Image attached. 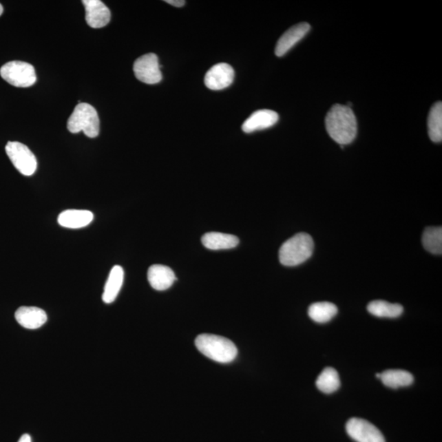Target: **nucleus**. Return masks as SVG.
Wrapping results in <instances>:
<instances>
[{"label": "nucleus", "instance_id": "nucleus-11", "mask_svg": "<svg viewBox=\"0 0 442 442\" xmlns=\"http://www.w3.org/2000/svg\"><path fill=\"white\" fill-rule=\"evenodd\" d=\"M310 30L311 25L307 23H298L289 28L277 43L275 51L276 56L282 57L287 54L293 47L306 36Z\"/></svg>", "mask_w": 442, "mask_h": 442}, {"label": "nucleus", "instance_id": "nucleus-19", "mask_svg": "<svg viewBox=\"0 0 442 442\" xmlns=\"http://www.w3.org/2000/svg\"><path fill=\"white\" fill-rule=\"evenodd\" d=\"M367 310L371 315L381 318H397L404 311L400 304H392L383 300L371 302L368 305Z\"/></svg>", "mask_w": 442, "mask_h": 442}, {"label": "nucleus", "instance_id": "nucleus-13", "mask_svg": "<svg viewBox=\"0 0 442 442\" xmlns=\"http://www.w3.org/2000/svg\"><path fill=\"white\" fill-rule=\"evenodd\" d=\"M17 322L25 328L37 329L47 322V314L44 310L36 306H21L16 311Z\"/></svg>", "mask_w": 442, "mask_h": 442}, {"label": "nucleus", "instance_id": "nucleus-16", "mask_svg": "<svg viewBox=\"0 0 442 442\" xmlns=\"http://www.w3.org/2000/svg\"><path fill=\"white\" fill-rule=\"evenodd\" d=\"M202 244L210 250H225L235 248L240 244L238 238L219 232L205 233L202 238Z\"/></svg>", "mask_w": 442, "mask_h": 442}, {"label": "nucleus", "instance_id": "nucleus-7", "mask_svg": "<svg viewBox=\"0 0 442 442\" xmlns=\"http://www.w3.org/2000/svg\"><path fill=\"white\" fill-rule=\"evenodd\" d=\"M134 72L138 81L147 85L158 84L162 80L161 66L158 56L154 54L138 58L134 63Z\"/></svg>", "mask_w": 442, "mask_h": 442}, {"label": "nucleus", "instance_id": "nucleus-17", "mask_svg": "<svg viewBox=\"0 0 442 442\" xmlns=\"http://www.w3.org/2000/svg\"><path fill=\"white\" fill-rule=\"evenodd\" d=\"M124 281V270L120 266L112 269L103 294V301L107 304L114 302L118 297Z\"/></svg>", "mask_w": 442, "mask_h": 442}, {"label": "nucleus", "instance_id": "nucleus-4", "mask_svg": "<svg viewBox=\"0 0 442 442\" xmlns=\"http://www.w3.org/2000/svg\"><path fill=\"white\" fill-rule=\"evenodd\" d=\"M67 129L72 134L83 131L89 138L97 137L101 129L97 111L89 103H80L68 119Z\"/></svg>", "mask_w": 442, "mask_h": 442}, {"label": "nucleus", "instance_id": "nucleus-10", "mask_svg": "<svg viewBox=\"0 0 442 442\" xmlns=\"http://www.w3.org/2000/svg\"><path fill=\"white\" fill-rule=\"evenodd\" d=\"M85 20L90 28L98 29L105 27L111 20V12L101 0H83Z\"/></svg>", "mask_w": 442, "mask_h": 442}, {"label": "nucleus", "instance_id": "nucleus-9", "mask_svg": "<svg viewBox=\"0 0 442 442\" xmlns=\"http://www.w3.org/2000/svg\"><path fill=\"white\" fill-rule=\"evenodd\" d=\"M235 79V70L231 65L218 63L212 67L205 76V85L211 90H221L228 88Z\"/></svg>", "mask_w": 442, "mask_h": 442}, {"label": "nucleus", "instance_id": "nucleus-6", "mask_svg": "<svg viewBox=\"0 0 442 442\" xmlns=\"http://www.w3.org/2000/svg\"><path fill=\"white\" fill-rule=\"evenodd\" d=\"M6 154L12 164L21 174L30 176L37 170L36 156L25 146L19 142H8L6 147Z\"/></svg>", "mask_w": 442, "mask_h": 442}, {"label": "nucleus", "instance_id": "nucleus-5", "mask_svg": "<svg viewBox=\"0 0 442 442\" xmlns=\"http://www.w3.org/2000/svg\"><path fill=\"white\" fill-rule=\"evenodd\" d=\"M0 76L8 84L19 88H28L36 83L37 77L32 65L20 61H12L0 69Z\"/></svg>", "mask_w": 442, "mask_h": 442}, {"label": "nucleus", "instance_id": "nucleus-8", "mask_svg": "<svg viewBox=\"0 0 442 442\" xmlns=\"http://www.w3.org/2000/svg\"><path fill=\"white\" fill-rule=\"evenodd\" d=\"M346 432L357 442H386L382 432L367 420L352 418L346 423Z\"/></svg>", "mask_w": 442, "mask_h": 442}, {"label": "nucleus", "instance_id": "nucleus-18", "mask_svg": "<svg viewBox=\"0 0 442 442\" xmlns=\"http://www.w3.org/2000/svg\"><path fill=\"white\" fill-rule=\"evenodd\" d=\"M381 381L386 387L399 388L408 387L414 383V377L410 372L401 370H389L380 375Z\"/></svg>", "mask_w": 442, "mask_h": 442}, {"label": "nucleus", "instance_id": "nucleus-1", "mask_svg": "<svg viewBox=\"0 0 442 442\" xmlns=\"http://www.w3.org/2000/svg\"><path fill=\"white\" fill-rule=\"evenodd\" d=\"M326 131L337 144L352 143L357 134V120L352 107L335 104L325 118Z\"/></svg>", "mask_w": 442, "mask_h": 442}, {"label": "nucleus", "instance_id": "nucleus-25", "mask_svg": "<svg viewBox=\"0 0 442 442\" xmlns=\"http://www.w3.org/2000/svg\"><path fill=\"white\" fill-rule=\"evenodd\" d=\"M19 442H32V436H30L29 434H24L21 436Z\"/></svg>", "mask_w": 442, "mask_h": 442}, {"label": "nucleus", "instance_id": "nucleus-20", "mask_svg": "<svg viewBox=\"0 0 442 442\" xmlns=\"http://www.w3.org/2000/svg\"><path fill=\"white\" fill-rule=\"evenodd\" d=\"M316 387L324 393L330 394L340 388L341 382L339 372L335 368L328 367L320 372L315 382Z\"/></svg>", "mask_w": 442, "mask_h": 442}, {"label": "nucleus", "instance_id": "nucleus-24", "mask_svg": "<svg viewBox=\"0 0 442 442\" xmlns=\"http://www.w3.org/2000/svg\"><path fill=\"white\" fill-rule=\"evenodd\" d=\"M166 2L171 4V6L177 8L183 7L185 4V1H184V0H167Z\"/></svg>", "mask_w": 442, "mask_h": 442}, {"label": "nucleus", "instance_id": "nucleus-23", "mask_svg": "<svg viewBox=\"0 0 442 442\" xmlns=\"http://www.w3.org/2000/svg\"><path fill=\"white\" fill-rule=\"evenodd\" d=\"M423 245L429 253L441 255L442 229L441 227H428L424 231L422 238Z\"/></svg>", "mask_w": 442, "mask_h": 442}, {"label": "nucleus", "instance_id": "nucleus-14", "mask_svg": "<svg viewBox=\"0 0 442 442\" xmlns=\"http://www.w3.org/2000/svg\"><path fill=\"white\" fill-rule=\"evenodd\" d=\"M147 280L151 288L157 291H165L171 287L176 278L174 271L170 267L154 265L147 271Z\"/></svg>", "mask_w": 442, "mask_h": 442}, {"label": "nucleus", "instance_id": "nucleus-2", "mask_svg": "<svg viewBox=\"0 0 442 442\" xmlns=\"http://www.w3.org/2000/svg\"><path fill=\"white\" fill-rule=\"evenodd\" d=\"M198 350L205 357L215 362L228 364L235 361L238 349L233 342L225 337L201 335L195 340Z\"/></svg>", "mask_w": 442, "mask_h": 442}, {"label": "nucleus", "instance_id": "nucleus-26", "mask_svg": "<svg viewBox=\"0 0 442 442\" xmlns=\"http://www.w3.org/2000/svg\"><path fill=\"white\" fill-rule=\"evenodd\" d=\"M3 12V6H1V3H0V16H1V15H2Z\"/></svg>", "mask_w": 442, "mask_h": 442}, {"label": "nucleus", "instance_id": "nucleus-12", "mask_svg": "<svg viewBox=\"0 0 442 442\" xmlns=\"http://www.w3.org/2000/svg\"><path fill=\"white\" fill-rule=\"evenodd\" d=\"M279 119V114L274 111L259 110L255 112L244 121L242 129L246 134L262 131V129L272 127L278 123Z\"/></svg>", "mask_w": 442, "mask_h": 442}, {"label": "nucleus", "instance_id": "nucleus-15", "mask_svg": "<svg viewBox=\"0 0 442 442\" xmlns=\"http://www.w3.org/2000/svg\"><path fill=\"white\" fill-rule=\"evenodd\" d=\"M94 220L92 212L86 210H67L59 216L61 227L69 229H80L87 227Z\"/></svg>", "mask_w": 442, "mask_h": 442}, {"label": "nucleus", "instance_id": "nucleus-3", "mask_svg": "<svg viewBox=\"0 0 442 442\" xmlns=\"http://www.w3.org/2000/svg\"><path fill=\"white\" fill-rule=\"evenodd\" d=\"M314 251V242L311 235L299 233L281 246L280 262L285 266H297L308 260Z\"/></svg>", "mask_w": 442, "mask_h": 442}, {"label": "nucleus", "instance_id": "nucleus-22", "mask_svg": "<svg viewBox=\"0 0 442 442\" xmlns=\"http://www.w3.org/2000/svg\"><path fill=\"white\" fill-rule=\"evenodd\" d=\"M428 134L431 140L441 143L442 140V103L436 102L431 108L428 119Z\"/></svg>", "mask_w": 442, "mask_h": 442}, {"label": "nucleus", "instance_id": "nucleus-21", "mask_svg": "<svg viewBox=\"0 0 442 442\" xmlns=\"http://www.w3.org/2000/svg\"><path fill=\"white\" fill-rule=\"evenodd\" d=\"M337 314V307L331 302H316L309 307L308 315L316 323L324 324L330 322Z\"/></svg>", "mask_w": 442, "mask_h": 442}]
</instances>
